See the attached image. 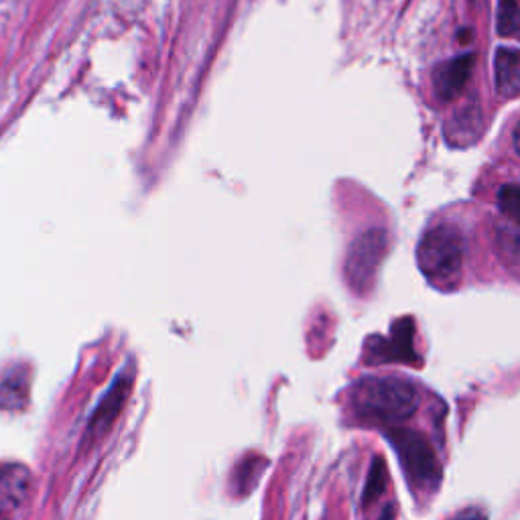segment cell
Masks as SVG:
<instances>
[{
	"mask_svg": "<svg viewBox=\"0 0 520 520\" xmlns=\"http://www.w3.org/2000/svg\"><path fill=\"white\" fill-rule=\"evenodd\" d=\"M31 488L29 470L23 466H0V508L5 512L25 502Z\"/></svg>",
	"mask_w": 520,
	"mask_h": 520,
	"instance_id": "cell-7",
	"label": "cell"
},
{
	"mask_svg": "<svg viewBox=\"0 0 520 520\" xmlns=\"http://www.w3.org/2000/svg\"><path fill=\"white\" fill-rule=\"evenodd\" d=\"M386 486V474H384V462L380 458L374 460L368 482H366V490H364V504L368 506L372 500H376Z\"/></svg>",
	"mask_w": 520,
	"mask_h": 520,
	"instance_id": "cell-12",
	"label": "cell"
},
{
	"mask_svg": "<svg viewBox=\"0 0 520 520\" xmlns=\"http://www.w3.org/2000/svg\"><path fill=\"white\" fill-rule=\"evenodd\" d=\"M498 244L504 246V258L508 260V263L516 265L518 263V244H520V238H518V222L516 220H510V224H506L504 228H498Z\"/></svg>",
	"mask_w": 520,
	"mask_h": 520,
	"instance_id": "cell-11",
	"label": "cell"
},
{
	"mask_svg": "<svg viewBox=\"0 0 520 520\" xmlns=\"http://www.w3.org/2000/svg\"><path fill=\"white\" fill-rule=\"evenodd\" d=\"M352 403L358 417L366 421L403 423L415 415L419 395L415 386L403 378H364L354 388Z\"/></svg>",
	"mask_w": 520,
	"mask_h": 520,
	"instance_id": "cell-1",
	"label": "cell"
},
{
	"mask_svg": "<svg viewBox=\"0 0 520 520\" xmlns=\"http://www.w3.org/2000/svg\"><path fill=\"white\" fill-rule=\"evenodd\" d=\"M474 63H476V55L466 53V55L453 57V59L437 65L435 72H433L435 94L443 102H451L453 98H458L462 94V90L466 88L470 76H472Z\"/></svg>",
	"mask_w": 520,
	"mask_h": 520,
	"instance_id": "cell-5",
	"label": "cell"
},
{
	"mask_svg": "<svg viewBox=\"0 0 520 520\" xmlns=\"http://www.w3.org/2000/svg\"><path fill=\"white\" fill-rule=\"evenodd\" d=\"M128 390H130V378L126 372H122L116 378V382L110 386L106 397L100 401L96 413L92 415L90 427H88V439H98L102 433H106L110 429V425L118 417V413L128 397Z\"/></svg>",
	"mask_w": 520,
	"mask_h": 520,
	"instance_id": "cell-6",
	"label": "cell"
},
{
	"mask_svg": "<svg viewBox=\"0 0 520 520\" xmlns=\"http://www.w3.org/2000/svg\"><path fill=\"white\" fill-rule=\"evenodd\" d=\"M417 260L421 273L437 287H453L464 267V236L455 226L431 228L419 242Z\"/></svg>",
	"mask_w": 520,
	"mask_h": 520,
	"instance_id": "cell-2",
	"label": "cell"
},
{
	"mask_svg": "<svg viewBox=\"0 0 520 520\" xmlns=\"http://www.w3.org/2000/svg\"><path fill=\"white\" fill-rule=\"evenodd\" d=\"M498 33L502 37H514L518 33V3L516 0H500Z\"/></svg>",
	"mask_w": 520,
	"mask_h": 520,
	"instance_id": "cell-10",
	"label": "cell"
},
{
	"mask_svg": "<svg viewBox=\"0 0 520 520\" xmlns=\"http://www.w3.org/2000/svg\"><path fill=\"white\" fill-rule=\"evenodd\" d=\"M498 206L502 214H506L510 220L518 222V187L514 183H508L498 193Z\"/></svg>",
	"mask_w": 520,
	"mask_h": 520,
	"instance_id": "cell-13",
	"label": "cell"
},
{
	"mask_svg": "<svg viewBox=\"0 0 520 520\" xmlns=\"http://www.w3.org/2000/svg\"><path fill=\"white\" fill-rule=\"evenodd\" d=\"M494 80L502 98H514L520 90V59L518 51L500 47L494 57Z\"/></svg>",
	"mask_w": 520,
	"mask_h": 520,
	"instance_id": "cell-8",
	"label": "cell"
},
{
	"mask_svg": "<svg viewBox=\"0 0 520 520\" xmlns=\"http://www.w3.org/2000/svg\"><path fill=\"white\" fill-rule=\"evenodd\" d=\"M388 248V234L384 230H368L364 232L350 248L346 277L356 293H366L374 281V275L382 263Z\"/></svg>",
	"mask_w": 520,
	"mask_h": 520,
	"instance_id": "cell-4",
	"label": "cell"
},
{
	"mask_svg": "<svg viewBox=\"0 0 520 520\" xmlns=\"http://www.w3.org/2000/svg\"><path fill=\"white\" fill-rule=\"evenodd\" d=\"M27 374L23 368H9L0 376V409H21L27 401Z\"/></svg>",
	"mask_w": 520,
	"mask_h": 520,
	"instance_id": "cell-9",
	"label": "cell"
},
{
	"mask_svg": "<svg viewBox=\"0 0 520 520\" xmlns=\"http://www.w3.org/2000/svg\"><path fill=\"white\" fill-rule=\"evenodd\" d=\"M390 443L397 449L399 460L411 484L419 490H435L441 480L435 451L429 441L413 429H390Z\"/></svg>",
	"mask_w": 520,
	"mask_h": 520,
	"instance_id": "cell-3",
	"label": "cell"
}]
</instances>
